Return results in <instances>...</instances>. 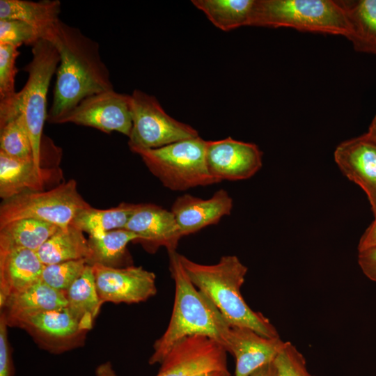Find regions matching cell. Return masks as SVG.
I'll return each instance as SVG.
<instances>
[{
	"label": "cell",
	"mask_w": 376,
	"mask_h": 376,
	"mask_svg": "<svg viewBox=\"0 0 376 376\" xmlns=\"http://www.w3.org/2000/svg\"><path fill=\"white\" fill-rule=\"evenodd\" d=\"M46 40L55 46L60 56L52 103L47 113L49 123H53L70 112L87 97L114 90L97 41L61 19Z\"/></svg>",
	"instance_id": "6da1fadb"
},
{
	"label": "cell",
	"mask_w": 376,
	"mask_h": 376,
	"mask_svg": "<svg viewBox=\"0 0 376 376\" xmlns=\"http://www.w3.org/2000/svg\"><path fill=\"white\" fill-rule=\"evenodd\" d=\"M169 270L175 283L173 312L166 330L154 343L148 362L161 363L182 339L194 335L207 336L226 350L230 327L210 299L190 281L176 251L168 252Z\"/></svg>",
	"instance_id": "7a4b0ae2"
},
{
	"label": "cell",
	"mask_w": 376,
	"mask_h": 376,
	"mask_svg": "<svg viewBox=\"0 0 376 376\" xmlns=\"http://www.w3.org/2000/svg\"><path fill=\"white\" fill-rule=\"evenodd\" d=\"M180 259L191 283L210 299L230 327H247L266 337H279L270 320L252 310L243 298L240 289L248 269L237 256H224L214 265L197 263L181 254Z\"/></svg>",
	"instance_id": "3957f363"
},
{
	"label": "cell",
	"mask_w": 376,
	"mask_h": 376,
	"mask_svg": "<svg viewBox=\"0 0 376 376\" xmlns=\"http://www.w3.org/2000/svg\"><path fill=\"white\" fill-rule=\"evenodd\" d=\"M31 52L32 59L24 68L28 72V79L6 110L3 120L8 123L20 114L23 116L33 147L34 162L42 166V130L48 113L47 95L60 56L55 46L46 39L36 42L31 47Z\"/></svg>",
	"instance_id": "277c9868"
},
{
	"label": "cell",
	"mask_w": 376,
	"mask_h": 376,
	"mask_svg": "<svg viewBox=\"0 0 376 376\" xmlns=\"http://www.w3.org/2000/svg\"><path fill=\"white\" fill-rule=\"evenodd\" d=\"M250 26L290 27L347 38L350 26L341 1L256 0Z\"/></svg>",
	"instance_id": "5b68a950"
},
{
	"label": "cell",
	"mask_w": 376,
	"mask_h": 376,
	"mask_svg": "<svg viewBox=\"0 0 376 376\" xmlns=\"http://www.w3.org/2000/svg\"><path fill=\"white\" fill-rule=\"evenodd\" d=\"M206 145L198 136L134 153L165 187L184 191L217 183L207 167Z\"/></svg>",
	"instance_id": "8992f818"
},
{
	"label": "cell",
	"mask_w": 376,
	"mask_h": 376,
	"mask_svg": "<svg viewBox=\"0 0 376 376\" xmlns=\"http://www.w3.org/2000/svg\"><path fill=\"white\" fill-rule=\"evenodd\" d=\"M91 206L79 194L77 182L70 180L48 191H26L0 206V228L21 219H36L60 228L71 224L76 215Z\"/></svg>",
	"instance_id": "52a82bcc"
},
{
	"label": "cell",
	"mask_w": 376,
	"mask_h": 376,
	"mask_svg": "<svg viewBox=\"0 0 376 376\" xmlns=\"http://www.w3.org/2000/svg\"><path fill=\"white\" fill-rule=\"evenodd\" d=\"M131 97L132 126L128 145L133 152L198 136L194 128L168 115L155 97L136 89Z\"/></svg>",
	"instance_id": "ba28073f"
},
{
	"label": "cell",
	"mask_w": 376,
	"mask_h": 376,
	"mask_svg": "<svg viewBox=\"0 0 376 376\" xmlns=\"http://www.w3.org/2000/svg\"><path fill=\"white\" fill-rule=\"evenodd\" d=\"M63 123L91 127L106 133L118 132L129 137L132 126L131 95L111 90L88 96L53 123Z\"/></svg>",
	"instance_id": "9c48e42d"
},
{
	"label": "cell",
	"mask_w": 376,
	"mask_h": 376,
	"mask_svg": "<svg viewBox=\"0 0 376 376\" xmlns=\"http://www.w3.org/2000/svg\"><path fill=\"white\" fill-rule=\"evenodd\" d=\"M227 352L222 345L207 336H188L170 350L156 376H196L228 370Z\"/></svg>",
	"instance_id": "30bf717a"
},
{
	"label": "cell",
	"mask_w": 376,
	"mask_h": 376,
	"mask_svg": "<svg viewBox=\"0 0 376 376\" xmlns=\"http://www.w3.org/2000/svg\"><path fill=\"white\" fill-rule=\"evenodd\" d=\"M7 323L24 329L43 348L55 353L75 347L88 332L68 307L16 318Z\"/></svg>",
	"instance_id": "8fae6325"
},
{
	"label": "cell",
	"mask_w": 376,
	"mask_h": 376,
	"mask_svg": "<svg viewBox=\"0 0 376 376\" xmlns=\"http://www.w3.org/2000/svg\"><path fill=\"white\" fill-rule=\"evenodd\" d=\"M91 267L103 303H139L157 292L155 274L141 266L118 268L95 264Z\"/></svg>",
	"instance_id": "7c38bea8"
},
{
	"label": "cell",
	"mask_w": 376,
	"mask_h": 376,
	"mask_svg": "<svg viewBox=\"0 0 376 376\" xmlns=\"http://www.w3.org/2000/svg\"><path fill=\"white\" fill-rule=\"evenodd\" d=\"M206 164L217 182L246 180L261 169L263 153L257 145L231 137L207 141Z\"/></svg>",
	"instance_id": "4fadbf2b"
},
{
	"label": "cell",
	"mask_w": 376,
	"mask_h": 376,
	"mask_svg": "<svg viewBox=\"0 0 376 376\" xmlns=\"http://www.w3.org/2000/svg\"><path fill=\"white\" fill-rule=\"evenodd\" d=\"M334 160L341 172L365 192L376 215V143L365 133L340 143Z\"/></svg>",
	"instance_id": "5bb4252c"
},
{
	"label": "cell",
	"mask_w": 376,
	"mask_h": 376,
	"mask_svg": "<svg viewBox=\"0 0 376 376\" xmlns=\"http://www.w3.org/2000/svg\"><path fill=\"white\" fill-rule=\"evenodd\" d=\"M285 343L280 337H266L247 327H230L226 351L235 359V376H250L273 362Z\"/></svg>",
	"instance_id": "9a60e30c"
},
{
	"label": "cell",
	"mask_w": 376,
	"mask_h": 376,
	"mask_svg": "<svg viewBox=\"0 0 376 376\" xmlns=\"http://www.w3.org/2000/svg\"><path fill=\"white\" fill-rule=\"evenodd\" d=\"M124 229L136 234V241L152 251L160 246L176 251L182 237L172 212L155 204H137Z\"/></svg>",
	"instance_id": "2e32d148"
},
{
	"label": "cell",
	"mask_w": 376,
	"mask_h": 376,
	"mask_svg": "<svg viewBox=\"0 0 376 376\" xmlns=\"http://www.w3.org/2000/svg\"><path fill=\"white\" fill-rule=\"evenodd\" d=\"M233 206V199L228 193L219 189L208 199L190 194L178 196L171 211L184 237L217 224L223 217L230 214Z\"/></svg>",
	"instance_id": "e0dca14e"
},
{
	"label": "cell",
	"mask_w": 376,
	"mask_h": 376,
	"mask_svg": "<svg viewBox=\"0 0 376 376\" xmlns=\"http://www.w3.org/2000/svg\"><path fill=\"white\" fill-rule=\"evenodd\" d=\"M44 266L35 251L0 246V304L40 280Z\"/></svg>",
	"instance_id": "ac0fdd59"
},
{
	"label": "cell",
	"mask_w": 376,
	"mask_h": 376,
	"mask_svg": "<svg viewBox=\"0 0 376 376\" xmlns=\"http://www.w3.org/2000/svg\"><path fill=\"white\" fill-rule=\"evenodd\" d=\"M54 169H45L33 160H22L0 152V196L6 200L26 191H44Z\"/></svg>",
	"instance_id": "d6986e66"
},
{
	"label": "cell",
	"mask_w": 376,
	"mask_h": 376,
	"mask_svg": "<svg viewBox=\"0 0 376 376\" xmlns=\"http://www.w3.org/2000/svg\"><path fill=\"white\" fill-rule=\"evenodd\" d=\"M65 292L58 291L42 279L22 292L8 297L0 304L7 322L27 315L65 308Z\"/></svg>",
	"instance_id": "ffe728a7"
},
{
	"label": "cell",
	"mask_w": 376,
	"mask_h": 376,
	"mask_svg": "<svg viewBox=\"0 0 376 376\" xmlns=\"http://www.w3.org/2000/svg\"><path fill=\"white\" fill-rule=\"evenodd\" d=\"M61 13L59 0H1L0 19L19 20L34 28L42 39L57 23Z\"/></svg>",
	"instance_id": "44dd1931"
},
{
	"label": "cell",
	"mask_w": 376,
	"mask_h": 376,
	"mask_svg": "<svg viewBox=\"0 0 376 376\" xmlns=\"http://www.w3.org/2000/svg\"><path fill=\"white\" fill-rule=\"evenodd\" d=\"M36 253L45 265L79 259L88 260V239L84 232L70 224L59 228Z\"/></svg>",
	"instance_id": "7402d4cb"
},
{
	"label": "cell",
	"mask_w": 376,
	"mask_h": 376,
	"mask_svg": "<svg viewBox=\"0 0 376 376\" xmlns=\"http://www.w3.org/2000/svg\"><path fill=\"white\" fill-rule=\"evenodd\" d=\"M341 2L350 26L347 38L357 52L376 54V0Z\"/></svg>",
	"instance_id": "603a6c76"
},
{
	"label": "cell",
	"mask_w": 376,
	"mask_h": 376,
	"mask_svg": "<svg viewBox=\"0 0 376 376\" xmlns=\"http://www.w3.org/2000/svg\"><path fill=\"white\" fill-rule=\"evenodd\" d=\"M68 308L87 331L92 329L102 301L95 285L92 267L88 265L82 274L65 292Z\"/></svg>",
	"instance_id": "cb8c5ba5"
},
{
	"label": "cell",
	"mask_w": 376,
	"mask_h": 376,
	"mask_svg": "<svg viewBox=\"0 0 376 376\" xmlns=\"http://www.w3.org/2000/svg\"><path fill=\"white\" fill-rule=\"evenodd\" d=\"M191 2L215 26L228 31L250 26L256 0H194Z\"/></svg>",
	"instance_id": "d4e9b609"
},
{
	"label": "cell",
	"mask_w": 376,
	"mask_h": 376,
	"mask_svg": "<svg viewBox=\"0 0 376 376\" xmlns=\"http://www.w3.org/2000/svg\"><path fill=\"white\" fill-rule=\"evenodd\" d=\"M59 228L36 219L15 220L0 228V246L22 247L37 251Z\"/></svg>",
	"instance_id": "484cf974"
},
{
	"label": "cell",
	"mask_w": 376,
	"mask_h": 376,
	"mask_svg": "<svg viewBox=\"0 0 376 376\" xmlns=\"http://www.w3.org/2000/svg\"><path fill=\"white\" fill-rule=\"evenodd\" d=\"M137 204L121 203L107 209L91 206L81 210L71 224L89 236L97 235L110 230L125 228Z\"/></svg>",
	"instance_id": "4316f807"
},
{
	"label": "cell",
	"mask_w": 376,
	"mask_h": 376,
	"mask_svg": "<svg viewBox=\"0 0 376 376\" xmlns=\"http://www.w3.org/2000/svg\"><path fill=\"white\" fill-rule=\"evenodd\" d=\"M137 239L136 234L124 228L89 236L88 265L116 267L125 257L128 244Z\"/></svg>",
	"instance_id": "83f0119b"
},
{
	"label": "cell",
	"mask_w": 376,
	"mask_h": 376,
	"mask_svg": "<svg viewBox=\"0 0 376 376\" xmlns=\"http://www.w3.org/2000/svg\"><path fill=\"white\" fill-rule=\"evenodd\" d=\"M0 131V152L18 159L34 161L31 139L22 114Z\"/></svg>",
	"instance_id": "f1b7e54d"
},
{
	"label": "cell",
	"mask_w": 376,
	"mask_h": 376,
	"mask_svg": "<svg viewBox=\"0 0 376 376\" xmlns=\"http://www.w3.org/2000/svg\"><path fill=\"white\" fill-rule=\"evenodd\" d=\"M87 265L86 259L47 265L44 266L41 279L50 287L65 292L82 274Z\"/></svg>",
	"instance_id": "f546056e"
},
{
	"label": "cell",
	"mask_w": 376,
	"mask_h": 376,
	"mask_svg": "<svg viewBox=\"0 0 376 376\" xmlns=\"http://www.w3.org/2000/svg\"><path fill=\"white\" fill-rule=\"evenodd\" d=\"M17 49L11 45H0V107L9 104L17 93L15 85L17 72L15 61L19 54Z\"/></svg>",
	"instance_id": "4dcf8cb0"
},
{
	"label": "cell",
	"mask_w": 376,
	"mask_h": 376,
	"mask_svg": "<svg viewBox=\"0 0 376 376\" xmlns=\"http://www.w3.org/2000/svg\"><path fill=\"white\" fill-rule=\"evenodd\" d=\"M42 39L32 26L19 20L0 19V45L19 47L22 45L31 47Z\"/></svg>",
	"instance_id": "1f68e13d"
},
{
	"label": "cell",
	"mask_w": 376,
	"mask_h": 376,
	"mask_svg": "<svg viewBox=\"0 0 376 376\" xmlns=\"http://www.w3.org/2000/svg\"><path fill=\"white\" fill-rule=\"evenodd\" d=\"M276 376H313L308 370L304 355L291 342L285 345L274 361Z\"/></svg>",
	"instance_id": "d6a6232c"
},
{
	"label": "cell",
	"mask_w": 376,
	"mask_h": 376,
	"mask_svg": "<svg viewBox=\"0 0 376 376\" xmlns=\"http://www.w3.org/2000/svg\"><path fill=\"white\" fill-rule=\"evenodd\" d=\"M8 323L3 313L0 317V376H13L14 368L8 337Z\"/></svg>",
	"instance_id": "836d02e7"
},
{
	"label": "cell",
	"mask_w": 376,
	"mask_h": 376,
	"mask_svg": "<svg viewBox=\"0 0 376 376\" xmlns=\"http://www.w3.org/2000/svg\"><path fill=\"white\" fill-rule=\"evenodd\" d=\"M357 260L365 276L376 283V246L358 251Z\"/></svg>",
	"instance_id": "e575fe53"
},
{
	"label": "cell",
	"mask_w": 376,
	"mask_h": 376,
	"mask_svg": "<svg viewBox=\"0 0 376 376\" xmlns=\"http://www.w3.org/2000/svg\"><path fill=\"white\" fill-rule=\"evenodd\" d=\"M373 246H376V215L370 225L361 235L359 244L358 251H361Z\"/></svg>",
	"instance_id": "d590c367"
},
{
	"label": "cell",
	"mask_w": 376,
	"mask_h": 376,
	"mask_svg": "<svg viewBox=\"0 0 376 376\" xmlns=\"http://www.w3.org/2000/svg\"><path fill=\"white\" fill-rule=\"evenodd\" d=\"M250 376H276L274 361L257 369Z\"/></svg>",
	"instance_id": "8d00e7d4"
},
{
	"label": "cell",
	"mask_w": 376,
	"mask_h": 376,
	"mask_svg": "<svg viewBox=\"0 0 376 376\" xmlns=\"http://www.w3.org/2000/svg\"><path fill=\"white\" fill-rule=\"evenodd\" d=\"M95 376H118L113 369L111 362L107 361L99 365L95 370Z\"/></svg>",
	"instance_id": "74e56055"
},
{
	"label": "cell",
	"mask_w": 376,
	"mask_h": 376,
	"mask_svg": "<svg viewBox=\"0 0 376 376\" xmlns=\"http://www.w3.org/2000/svg\"><path fill=\"white\" fill-rule=\"evenodd\" d=\"M366 134L376 143V115L373 118Z\"/></svg>",
	"instance_id": "f35d334b"
},
{
	"label": "cell",
	"mask_w": 376,
	"mask_h": 376,
	"mask_svg": "<svg viewBox=\"0 0 376 376\" xmlns=\"http://www.w3.org/2000/svg\"><path fill=\"white\" fill-rule=\"evenodd\" d=\"M196 376H230L228 370H213Z\"/></svg>",
	"instance_id": "ab89813d"
}]
</instances>
